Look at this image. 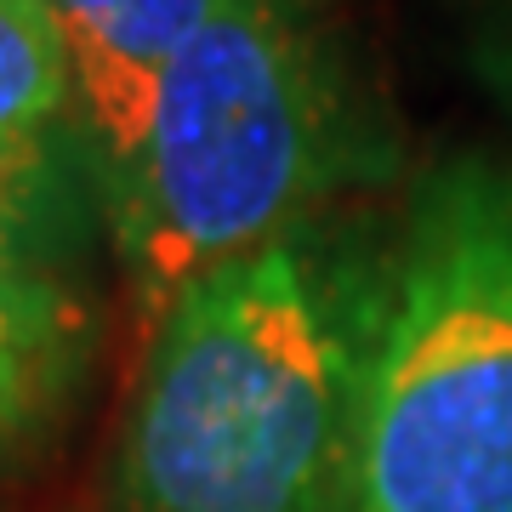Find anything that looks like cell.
I'll return each instance as SVG.
<instances>
[{
	"label": "cell",
	"instance_id": "cell-7",
	"mask_svg": "<svg viewBox=\"0 0 512 512\" xmlns=\"http://www.w3.org/2000/svg\"><path fill=\"white\" fill-rule=\"evenodd\" d=\"M80 205L69 200V177H35V183L0 188V296L57 279V262L69 256Z\"/></svg>",
	"mask_w": 512,
	"mask_h": 512
},
{
	"label": "cell",
	"instance_id": "cell-5",
	"mask_svg": "<svg viewBox=\"0 0 512 512\" xmlns=\"http://www.w3.org/2000/svg\"><path fill=\"white\" fill-rule=\"evenodd\" d=\"M92 342V308L63 279L0 296V467L35 456L57 433L92 370Z\"/></svg>",
	"mask_w": 512,
	"mask_h": 512
},
{
	"label": "cell",
	"instance_id": "cell-9",
	"mask_svg": "<svg viewBox=\"0 0 512 512\" xmlns=\"http://www.w3.org/2000/svg\"><path fill=\"white\" fill-rule=\"evenodd\" d=\"M285 6H308V12H313V0H285Z\"/></svg>",
	"mask_w": 512,
	"mask_h": 512
},
{
	"label": "cell",
	"instance_id": "cell-3",
	"mask_svg": "<svg viewBox=\"0 0 512 512\" xmlns=\"http://www.w3.org/2000/svg\"><path fill=\"white\" fill-rule=\"evenodd\" d=\"M353 512H512V165L444 154L393 228Z\"/></svg>",
	"mask_w": 512,
	"mask_h": 512
},
{
	"label": "cell",
	"instance_id": "cell-1",
	"mask_svg": "<svg viewBox=\"0 0 512 512\" xmlns=\"http://www.w3.org/2000/svg\"><path fill=\"white\" fill-rule=\"evenodd\" d=\"M393 234L325 211L222 262L148 330L109 512H353Z\"/></svg>",
	"mask_w": 512,
	"mask_h": 512
},
{
	"label": "cell",
	"instance_id": "cell-2",
	"mask_svg": "<svg viewBox=\"0 0 512 512\" xmlns=\"http://www.w3.org/2000/svg\"><path fill=\"white\" fill-rule=\"evenodd\" d=\"M393 165V131L308 6L228 0L165 69L143 148L103 200L143 325L200 274L336 211Z\"/></svg>",
	"mask_w": 512,
	"mask_h": 512
},
{
	"label": "cell",
	"instance_id": "cell-6",
	"mask_svg": "<svg viewBox=\"0 0 512 512\" xmlns=\"http://www.w3.org/2000/svg\"><path fill=\"white\" fill-rule=\"evenodd\" d=\"M74 120V63L46 0H0V188L57 171Z\"/></svg>",
	"mask_w": 512,
	"mask_h": 512
},
{
	"label": "cell",
	"instance_id": "cell-4",
	"mask_svg": "<svg viewBox=\"0 0 512 512\" xmlns=\"http://www.w3.org/2000/svg\"><path fill=\"white\" fill-rule=\"evenodd\" d=\"M74 63V154L97 205L143 148L165 69L228 0H46Z\"/></svg>",
	"mask_w": 512,
	"mask_h": 512
},
{
	"label": "cell",
	"instance_id": "cell-8",
	"mask_svg": "<svg viewBox=\"0 0 512 512\" xmlns=\"http://www.w3.org/2000/svg\"><path fill=\"white\" fill-rule=\"evenodd\" d=\"M478 63L501 92V103L512 109V0H490V18L478 29Z\"/></svg>",
	"mask_w": 512,
	"mask_h": 512
}]
</instances>
